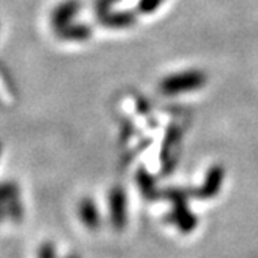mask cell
<instances>
[{
  "mask_svg": "<svg viewBox=\"0 0 258 258\" xmlns=\"http://www.w3.org/2000/svg\"><path fill=\"white\" fill-rule=\"evenodd\" d=\"M80 13V4L77 0H66L53 10L51 25L62 39L67 41H84L89 38L90 30L81 22L75 24Z\"/></svg>",
  "mask_w": 258,
  "mask_h": 258,
  "instance_id": "cell-1",
  "label": "cell"
},
{
  "mask_svg": "<svg viewBox=\"0 0 258 258\" xmlns=\"http://www.w3.org/2000/svg\"><path fill=\"white\" fill-rule=\"evenodd\" d=\"M121 0H98L97 2V14L100 17V21L104 22L107 27H126L131 25L133 17H129L127 14H121L117 10V5Z\"/></svg>",
  "mask_w": 258,
  "mask_h": 258,
  "instance_id": "cell-2",
  "label": "cell"
},
{
  "mask_svg": "<svg viewBox=\"0 0 258 258\" xmlns=\"http://www.w3.org/2000/svg\"><path fill=\"white\" fill-rule=\"evenodd\" d=\"M199 84H202V75L199 72H180L165 80L162 83V89L168 94H179V92L199 87Z\"/></svg>",
  "mask_w": 258,
  "mask_h": 258,
  "instance_id": "cell-3",
  "label": "cell"
},
{
  "mask_svg": "<svg viewBox=\"0 0 258 258\" xmlns=\"http://www.w3.org/2000/svg\"><path fill=\"white\" fill-rule=\"evenodd\" d=\"M165 0H140V11L142 13H154Z\"/></svg>",
  "mask_w": 258,
  "mask_h": 258,
  "instance_id": "cell-4",
  "label": "cell"
}]
</instances>
